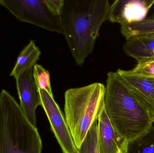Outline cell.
I'll return each instance as SVG.
<instances>
[{"mask_svg": "<svg viewBox=\"0 0 154 153\" xmlns=\"http://www.w3.org/2000/svg\"><path fill=\"white\" fill-rule=\"evenodd\" d=\"M109 6L108 0H65L60 15L62 34L77 65L92 53Z\"/></svg>", "mask_w": 154, "mask_h": 153, "instance_id": "obj_1", "label": "cell"}, {"mask_svg": "<svg viewBox=\"0 0 154 153\" xmlns=\"http://www.w3.org/2000/svg\"><path fill=\"white\" fill-rule=\"evenodd\" d=\"M105 88V110L119 135L129 143L148 132L154 123L153 115L116 72L108 73Z\"/></svg>", "mask_w": 154, "mask_h": 153, "instance_id": "obj_2", "label": "cell"}, {"mask_svg": "<svg viewBox=\"0 0 154 153\" xmlns=\"http://www.w3.org/2000/svg\"><path fill=\"white\" fill-rule=\"evenodd\" d=\"M42 142L36 126L7 91L0 93V153H42Z\"/></svg>", "mask_w": 154, "mask_h": 153, "instance_id": "obj_3", "label": "cell"}, {"mask_svg": "<svg viewBox=\"0 0 154 153\" xmlns=\"http://www.w3.org/2000/svg\"><path fill=\"white\" fill-rule=\"evenodd\" d=\"M105 90L104 84L94 83L65 93V118L78 150L104 108Z\"/></svg>", "mask_w": 154, "mask_h": 153, "instance_id": "obj_4", "label": "cell"}, {"mask_svg": "<svg viewBox=\"0 0 154 153\" xmlns=\"http://www.w3.org/2000/svg\"><path fill=\"white\" fill-rule=\"evenodd\" d=\"M0 5L20 22L62 34L60 16L50 10L45 0H0Z\"/></svg>", "mask_w": 154, "mask_h": 153, "instance_id": "obj_5", "label": "cell"}, {"mask_svg": "<svg viewBox=\"0 0 154 153\" xmlns=\"http://www.w3.org/2000/svg\"><path fill=\"white\" fill-rule=\"evenodd\" d=\"M43 107L63 153H79L61 109L46 90H38Z\"/></svg>", "mask_w": 154, "mask_h": 153, "instance_id": "obj_6", "label": "cell"}, {"mask_svg": "<svg viewBox=\"0 0 154 153\" xmlns=\"http://www.w3.org/2000/svg\"><path fill=\"white\" fill-rule=\"evenodd\" d=\"M154 4V0H116L110 5L107 20L126 26L143 20Z\"/></svg>", "mask_w": 154, "mask_h": 153, "instance_id": "obj_7", "label": "cell"}, {"mask_svg": "<svg viewBox=\"0 0 154 153\" xmlns=\"http://www.w3.org/2000/svg\"><path fill=\"white\" fill-rule=\"evenodd\" d=\"M32 68L15 80L20 107L29 121L36 127V110L39 106H42V101L34 81Z\"/></svg>", "mask_w": 154, "mask_h": 153, "instance_id": "obj_8", "label": "cell"}, {"mask_svg": "<svg viewBox=\"0 0 154 153\" xmlns=\"http://www.w3.org/2000/svg\"><path fill=\"white\" fill-rule=\"evenodd\" d=\"M98 138L100 153H125L128 143L115 130L105 107L97 117Z\"/></svg>", "mask_w": 154, "mask_h": 153, "instance_id": "obj_9", "label": "cell"}, {"mask_svg": "<svg viewBox=\"0 0 154 153\" xmlns=\"http://www.w3.org/2000/svg\"><path fill=\"white\" fill-rule=\"evenodd\" d=\"M119 75L128 89L146 106L154 116V81L139 77L119 69Z\"/></svg>", "mask_w": 154, "mask_h": 153, "instance_id": "obj_10", "label": "cell"}, {"mask_svg": "<svg viewBox=\"0 0 154 153\" xmlns=\"http://www.w3.org/2000/svg\"><path fill=\"white\" fill-rule=\"evenodd\" d=\"M123 50L137 61L154 57V37H135L127 40Z\"/></svg>", "mask_w": 154, "mask_h": 153, "instance_id": "obj_11", "label": "cell"}, {"mask_svg": "<svg viewBox=\"0 0 154 153\" xmlns=\"http://www.w3.org/2000/svg\"><path fill=\"white\" fill-rule=\"evenodd\" d=\"M41 54V52L34 40H31L18 56L10 76L16 80L25 72L33 68L34 65L37 64Z\"/></svg>", "mask_w": 154, "mask_h": 153, "instance_id": "obj_12", "label": "cell"}, {"mask_svg": "<svg viewBox=\"0 0 154 153\" xmlns=\"http://www.w3.org/2000/svg\"><path fill=\"white\" fill-rule=\"evenodd\" d=\"M121 33L126 40L135 37H154V13L141 21L121 26Z\"/></svg>", "mask_w": 154, "mask_h": 153, "instance_id": "obj_13", "label": "cell"}, {"mask_svg": "<svg viewBox=\"0 0 154 153\" xmlns=\"http://www.w3.org/2000/svg\"><path fill=\"white\" fill-rule=\"evenodd\" d=\"M127 153H154V127L134 141L128 143Z\"/></svg>", "mask_w": 154, "mask_h": 153, "instance_id": "obj_14", "label": "cell"}, {"mask_svg": "<svg viewBox=\"0 0 154 153\" xmlns=\"http://www.w3.org/2000/svg\"><path fill=\"white\" fill-rule=\"evenodd\" d=\"M79 153H100L98 138L97 119L92 124L81 147Z\"/></svg>", "mask_w": 154, "mask_h": 153, "instance_id": "obj_15", "label": "cell"}, {"mask_svg": "<svg viewBox=\"0 0 154 153\" xmlns=\"http://www.w3.org/2000/svg\"><path fill=\"white\" fill-rule=\"evenodd\" d=\"M32 72L35 84L38 90H45L53 96L48 71L41 65L36 64L32 68Z\"/></svg>", "mask_w": 154, "mask_h": 153, "instance_id": "obj_16", "label": "cell"}, {"mask_svg": "<svg viewBox=\"0 0 154 153\" xmlns=\"http://www.w3.org/2000/svg\"><path fill=\"white\" fill-rule=\"evenodd\" d=\"M128 72L134 75L154 81V57L137 60L134 68Z\"/></svg>", "mask_w": 154, "mask_h": 153, "instance_id": "obj_17", "label": "cell"}, {"mask_svg": "<svg viewBox=\"0 0 154 153\" xmlns=\"http://www.w3.org/2000/svg\"><path fill=\"white\" fill-rule=\"evenodd\" d=\"M50 10L55 15L60 16L63 10L65 0H45Z\"/></svg>", "mask_w": 154, "mask_h": 153, "instance_id": "obj_18", "label": "cell"}, {"mask_svg": "<svg viewBox=\"0 0 154 153\" xmlns=\"http://www.w3.org/2000/svg\"><path fill=\"white\" fill-rule=\"evenodd\" d=\"M125 153H127V152H125Z\"/></svg>", "mask_w": 154, "mask_h": 153, "instance_id": "obj_19", "label": "cell"}]
</instances>
